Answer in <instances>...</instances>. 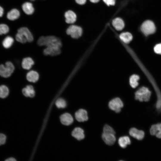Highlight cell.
Here are the masks:
<instances>
[{"label": "cell", "instance_id": "obj_23", "mask_svg": "<svg viewBox=\"0 0 161 161\" xmlns=\"http://www.w3.org/2000/svg\"><path fill=\"white\" fill-rule=\"evenodd\" d=\"M131 141L128 136H124L120 137L118 140V144L120 147L123 148H126L128 145L131 144Z\"/></svg>", "mask_w": 161, "mask_h": 161}, {"label": "cell", "instance_id": "obj_13", "mask_svg": "<svg viewBox=\"0 0 161 161\" xmlns=\"http://www.w3.org/2000/svg\"><path fill=\"white\" fill-rule=\"evenodd\" d=\"M18 32L22 34L29 42H32L33 40V35L29 29L26 27H22L19 29Z\"/></svg>", "mask_w": 161, "mask_h": 161}, {"label": "cell", "instance_id": "obj_6", "mask_svg": "<svg viewBox=\"0 0 161 161\" xmlns=\"http://www.w3.org/2000/svg\"><path fill=\"white\" fill-rule=\"evenodd\" d=\"M123 106V103L119 97L115 98L110 100L109 103V106L112 110L116 113H119Z\"/></svg>", "mask_w": 161, "mask_h": 161}, {"label": "cell", "instance_id": "obj_21", "mask_svg": "<svg viewBox=\"0 0 161 161\" xmlns=\"http://www.w3.org/2000/svg\"><path fill=\"white\" fill-rule=\"evenodd\" d=\"M34 64L33 60L30 57H27L24 58L21 63L22 68L26 70L30 69Z\"/></svg>", "mask_w": 161, "mask_h": 161}, {"label": "cell", "instance_id": "obj_32", "mask_svg": "<svg viewBox=\"0 0 161 161\" xmlns=\"http://www.w3.org/2000/svg\"><path fill=\"white\" fill-rule=\"evenodd\" d=\"M103 2L108 6H113L115 3V0H103Z\"/></svg>", "mask_w": 161, "mask_h": 161}, {"label": "cell", "instance_id": "obj_27", "mask_svg": "<svg viewBox=\"0 0 161 161\" xmlns=\"http://www.w3.org/2000/svg\"><path fill=\"white\" fill-rule=\"evenodd\" d=\"M16 40L21 43H25L27 41L25 36L21 33L18 32L16 35Z\"/></svg>", "mask_w": 161, "mask_h": 161}, {"label": "cell", "instance_id": "obj_19", "mask_svg": "<svg viewBox=\"0 0 161 161\" xmlns=\"http://www.w3.org/2000/svg\"><path fill=\"white\" fill-rule=\"evenodd\" d=\"M119 37L121 41L125 44L130 43L133 38L132 34L128 32H124L121 33Z\"/></svg>", "mask_w": 161, "mask_h": 161}, {"label": "cell", "instance_id": "obj_7", "mask_svg": "<svg viewBox=\"0 0 161 161\" xmlns=\"http://www.w3.org/2000/svg\"><path fill=\"white\" fill-rule=\"evenodd\" d=\"M115 133L110 132H103L102 138L105 143L109 145H113L116 141Z\"/></svg>", "mask_w": 161, "mask_h": 161}, {"label": "cell", "instance_id": "obj_26", "mask_svg": "<svg viewBox=\"0 0 161 161\" xmlns=\"http://www.w3.org/2000/svg\"><path fill=\"white\" fill-rule=\"evenodd\" d=\"M9 94V89L5 85L0 86V98H4L6 97Z\"/></svg>", "mask_w": 161, "mask_h": 161}, {"label": "cell", "instance_id": "obj_30", "mask_svg": "<svg viewBox=\"0 0 161 161\" xmlns=\"http://www.w3.org/2000/svg\"><path fill=\"white\" fill-rule=\"evenodd\" d=\"M154 52L157 54H161V43L155 45L154 47Z\"/></svg>", "mask_w": 161, "mask_h": 161}, {"label": "cell", "instance_id": "obj_2", "mask_svg": "<svg viewBox=\"0 0 161 161\" xmlns=\"http://www.w3.org/2000/svg\"><path fill=\"white\" fill-rule=\"evenodd\" d=\"M151 95V92L148 88L144 86L142 87L135 92V99L140 101H148L150 99Z\"/></svg>", "mask_w": 161, "mask_h": 161}, {"label": "cell", "instance_id": "obj_33", "mask_svg": "<svg viewBox=\"0 0 161 161\" xmlns=\"http://www.w3.org/2000/svg\"><path fill=\"white\" fill-rule=\"evenodd\" d=\"M75 1L78 4L83 5L86 3V0H75Z\"/></svg>", "mask_w": 161, "mask_h": 161}, {"label": "cell", "instance_id": "obj_36", "mask_svg": "<svg viewBox=\"0 0 161 161\" xmlns=\"http://www.w3.org/2000/svg\"><path fill=\"white\" fill-rule=\"evenodd\" d=\"M100 0H90V1L92 3H96L100 1Z\"/></svg>", "mask_w": 161, "mask_h": 161}, {"label": "cell", "instance_id": "obj_20", "mask_svg": "<svg viewBox=\"0 0 161 161\" xmlns=\"http://www.w3.org/2000/svg\"><path fill=\"white\" fill-rule=\"evenodd\" d=\"M39 75L35 71L32 70L27 73L26 75L27 80L29 82L35 83L38 80Z\"/></svg>", "mask_w": 161, "mask_h": 161}, {"label": "cell", "instance_id": "obj_11", "mask_svg": "<svg viewBox=\"0 0 161 161\" xmlns=\"http://www.w3.org/2000/svg\"><path fill=\"white\" fill-rule=\"evenodd\" d=\"M64 17L66 22L69 24H72L75 22L77 16L75 12L71 10L66 11L64 14Z\"/></svg>", "mask_w": 161, "mask_h": 161}, {"label": "cell", "instance_id": "obj_8", "mask_svg": "<svg viewBox=\"0 0 161 161\" xmlns=\"http://www.w3.org/2000/svg\"><path fill=\"white\" fill-rule=\"evenodd\" d=\"M75 116L76 120L79 122L86 121L88 119L87 111L83 109L77 111L75 113Z\"/></svg>", "mask_w": 161, "mask_h": 161}, {"label": "cell", "instance_id": "obj_18", "mask_svg": "<svg viewBox=\"0 0 161 161\" xmlns=\"http://www.w3.org/2000/svg\"><path fill=\"white\" fill-rule=\"evenodd\" d=\"M23 95L26 97H33L35 95V91L32 86L31 85H27L22 90Z\"/></svg>", "mask_w": 161, "mask_h": 161}, {"label": "cell", "instance_id": "obj_1", "mask_svg": "<svg viewBox=\"0 0 161 161\" xmlns=\"http://www.w3.org/2000/svg\"><path fill=\"white\" fill-rule=\"evenodd\" d=\"M37 44L40 46L56 47L61 48L62 44L58 38L54 36H42L38 39Z\"/></svg>", "mask_w": 161, "mask_h": 161}, {"label": "cell", "instance_id": "obj_31", "mask_svg": "<svg viewBox=\"0 0 161 161\" xmlns=\"http://www.w3.org/2000/svg\"><path fill=\"white\" fill-rule=\"evenodd\" d=\"M6 139V136L4 134L0 133V145L5 143Z\"/></svg>", "mask_w": 161, "mask_h": 161}, {"label": "cell", "instance_id": "obj_17", "mask_svg": "<svg viewBox=\"0 0 161 161\" xmlns=\"http://www.w3.org/2000/svg\"><path fill=\"white\" fill-rule=\"evenodd\" d=\"M22 9L26 14L30 15L34 12V8L32 4L30 2H26L22 6Z\"/></svg>", "mask_w": 161, "mask_h": 161}, {"label": "cell", "instance_id": "obj_3", "mask_svg": "<svg viewBox=\"0 0 161 161\" xmlns=\"http://www.w3.org/2000/svg\"><path fill=\"white\" fill-rule=\"evenodd\" d=\"M15 67L10 61H7L5 65H0V76L4 78L10 77L13 73Z\"/></svg>", "mask_w": 161, "mask_h": 161}, {"label": "cell", "instance_id": "obj_35", "mask_svg": "<svg viewBox=\"0 0 161 161\" xmlns=\"http://www.w3.org/2000/svg\"><path fill=\"white\" fill-rule=\"evenodd\" d=\"M6 161H16V160L13 157H10L7 159L5 160Z\"/></svg>", "mask_w": 161, "mask_h": 161}, {"label": "cell", "instance_id": "obj_22", "mask_svg": "<svg viewBox=\"0 0 161 161\" xmlns=\"http://www.w3.org/2000/svg\"><path fill=\"white\" fill-rule=\"evenodd\" d=\"M20 16L19 10L16 9H13L8 13L7 17L8 19L13 21L18 19Z\"/></svg>", "mask_w": 161, "mask_h": 161}, {"label": "cell", "instance_id": "obj_5", "mask_svg": "<svg viewBox=\"0 0 161 161\" xmlns=\"http://www.w3.org/2000/svg\"><path fill=\"white\" fill-rule=\"evenodd\" d=\"M83 30L82 28L77 25H72L67 29L66 33L73 38H78L82 35Z\"/></svg>", "mask_w": 161, "mask_h": 161}, {"label": "cell", "instance_id": "obj_24", "mask_svg": "<svg viewBox=\"0 0 161 161\" xmlns=\"http://www.w3.org/2000/svg\"><path fill=\"white\" fill-rule=\"evenodd\" d=\"M140 79L139 75L136 74L131 75L129 80V82L130 86L133 88H136L138 85V81Z\"/></svg>", "mask_w": 161, "mask_h": 161}, {"label": "cell", "instance_id": "obj_12", "mask_svg": "<svg viewBox=\"0 0 161 161\" xmlns=\"http://www.w3.org/2000/svg\"><path fill=\"white\" fill-rule=\"evenodd\" d=\"M150 132L151 135L161 138V123L152 125L150 129Z\"/></svg>", "mask_w": 161, "mask_h": 161}, {"label": "cell", "instance_id": "obj_25", "mask_svg": "<svg viewBox=\"0 0 161 161\" xmlns=\"http://www.w3.org/2000/svg\"><path fill=\"white\" fill-rule=\"evenodd\" d=\"M14 41V39L12 37L7 36L3 40L2 42V45L5 48L8 49L12 46Z\"/></svg>", "mask_w": 161, "mask_h": 161}, {"label": "cell", "instance_id": "obj_16", "mask_svg": "<svg viewBox=\"0 0 161 161\" xmlns=\"http://www.w3.org/2000/svg\"><path fill=\"white\" fill-rule=\"evenodd\" d=\"M60 118L61 123L65 125H70L73 121L72 116L70 114L68 113L63 114L61 116Z\"/></svg>", "mask_w": 161, "mask_h": 161}, {"label": "cell", "instance_id": "obj_28", "mask_svg": "<svg viewBox=\"0 0 161 161\" xmlns=\"http://www.w3.org/2000/svg\"><path fill=\"white\" fill-rule=\"evenodd\" d=\"M55 104L58 108H64L66 106V101L61 98H59L55 102Z\"/></svg>", "mask_w": 161, "mask_h": 161}, {"label": "cell", "instance_id": "obj_9", "mask_svg": "<svg viewBox=\"0 0 161 161\" xmlns=\"http://www.w3.org/2000/svg\"><path fill=\"white\" fill-rule=\"evenodd\" d=\"M43 52L45 55L52 56L57 55L61 53V48L56 47H46L44 50Z\"/></svg>", "mask_w": 161, "mask_h": 161}, {"label": "cell", "instance_id": "obj_14", "mask_svg": "<svg viewBox=\"0 0 161 161\" xmlns=\"http://www.w3.org/2000/svg\"><path fill=\"white\" fill-rule=\"evenodd\" d=\"M112 25L114 28L118 31L122 30L124 27L125 24L123 20L120 18H116L112 21Z\"/></svg>", "mask_w": 161, "mask_h": 161}, {"label": "cell", "instance_id": "obj_15", "mask_svg": "<svg viewBox=\"0 0 161 161\" xmlns=\"http://www.w3.org/2000/svg\"><path fill=\"white\" fill-rule=\"evenodd\" d=\"M72 135L78 140H82L85 137L83 130L80 127L75 128L72 132Z\"/></svg>", "mask_w": 161, "mask_h": 161}, {"label": "cell", "instance_id": "obj_34", "mask_svg": "<svg viewBox=\"0 0 161 161\" xmlns=\"http://www.w3.org/2000/svg\"><path fill=\"white\" fill-rule=\"evenodd\" d=\"M4 10L3 8L0 6V17H1L3 14Z\"/></svg>", "mask_w": 161, "mask_h": 161}, {"label": "cell", "instance_id": "obj_4", "mask_svg": "<svg viewBox=\"0 0 161 161\" xmlns=\"http://www.w3.org/2000/svg\"><path fill=\"white\" fill-rule=\"evenodd\" d=\"M140 30L145 36H147L154 33L156 29L154 22L151 20H147L142 24L140 27Z\"/></svg>", "mask_w": 161, "mask_h": 161}, {"label": "cell", "instance_id": "obj_37", "mask_svg": "<svg viewBox=\"0 0 161 161\" xmlns=\"http://www.w3.org/2000/svg\"><path fill=\"white\" fill-rule=\"evenodd\" d=\"M30 0L31 1H35V0Z\"/></svg>", "mask_w": 161, "mask_h": 161}, {"label": "cell", "instance_id": "obj_10", "mask_svg": "<svg viewBox=\"0 0 161 161\" xmlns=\"http://www.w3.org/2000/svg\"><path fill=\"white\" fill-rule=\"evenodd\" d=\"M129 134L131 136L139 140H142L144 137V132L139 130L135 128H132L130 129Z\"/></svg>", "mask_w": 161, "mask_h": 161}, {"label": "cell", "instance_id": "obj_29", "mask_svg": "<svg viewBox=\"0 0 161 161\" xmlns=\"http://www.w3.org/2000/svg\"><path fill=\"white\" fill-rule=\"evenodd\" d=\"M9 31V28L6 24H0V35L6 34Z\"/></svg>", "mask_w": 161, "mask_h": 161}]
</instances>
